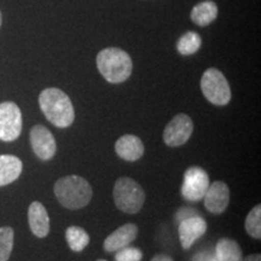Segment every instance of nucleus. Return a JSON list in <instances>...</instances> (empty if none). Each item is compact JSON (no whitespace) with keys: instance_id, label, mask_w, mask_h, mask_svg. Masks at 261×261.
<instances>
[{"instance_id":"18","label":"nucleus","mask_w":261,"mask_h":261,"mask_svg":"<svg viewBox=\"0 0 261 261\" xmlns=\"http://www.w3.org/2000/svg\"><path fill=\"white\" fill-rule=\"evenodd\" d=\"M65 240L73 252L80 253L89 246L90 234L80 226H69L65 230Z\"/></svg>"},{"instance_id":"13","label":"nucleus","mask_w":261,"mask_h":261,"mask_svg":"<svg viewBox=\"0 0 261 261\" xmlns=\"http://www.w3.org/2000/svg\"><path fill=\"white\" fill-rule=\"evenodd\" d=\"M28 223L31 231L38 238H45L50 232V217L40 202H32L28 208Z\"/></svg>"},{"instance_id":"19","label":"nucleus","mask_w":261,"mask_h":261,"mask_svg":"<svg viewBox=\"0 0 261 261\" xmlns=\"http://www.w3.org/2000/svg\"><path fill=\"white\" fill-rule=\"evenodd\" d=\"M202 44L201 37L195 32H187L177 42V50L182 56H190L200 50Z\"/></svg>"},{"instance_id":"24","label":"nucleus","mask_w":261,"mask_h":261,"mask_svg":"<svg viewBox=\"0 0 261 261\" xmlns=\"http://www.w3.org/2000/svg\"><path fill=\"white\" fill-rule=\"evenodd\" d=\"M150 261H174V260H173L169 255H167V254H156V255Z\"/></svg>"},{"instance_id":"12","label":"nucleus","mask_w":261,"mask_h":261,"mask_svg":"<svg viewBox=\"0 0 261 261\" xmlns=\"http://www.w3.org/2000/svg\"><path fill=\"white\" fill-rule=\"evenodd\" d=\"M138 226L133 223L122 225L106 238L103 244L104 250L108 253H114L127 247L138 236Z\"/></svg>"},{"instance_id":"7","label":"nucleus","mask_w":261,"mask_h":261,"mask_svg":"<svg viewBox=\"0 0 261 261\" xmlns=\"http://www.w3.org/2000/svg\"><path fill=\"white\" fill-rule=\"evenodd\" d=\"M210 175L203 168L190 167L184 174V181L181 185V195L185 200L191 202L201 201L210 188Z\"/></svg>"},{"instance_id":"1","label":"nucleus","mask_w":261,"mask_h":261,"mask_svg":"<svg viewBox=\"0 0 261 261\" xmlns=\"http://www.w3.org/2000/svg\"><path fill=\"white\" fill-rule=\"evenodd\" d=\"M41 112L52 125L58 128H67L73 125L75 112L68 94L56 87L44 90L39 96Z\"/></svg>"},{"instance_id":"26","label":"nucleus","mask_w":261,"mask_h":261,"mask_svg":"<svg viewBox=\"0 0 261 261\" xmlns=\"http://www.w3.org/2000/svg\"><path fill=\"white\" fill-rule=\"evenodd\" d=\"M2 22H3V16H2V11H0V27H2Z\"/></svg>"},{"instance_id":"8","label":"nucleus","mask_w":261,"mask_h":261,"mask_svg":"<svg viewBox=\"0 0 261 261\" xmlns=\"http://www.w3.org/2000/svg\"><path fill=\"white\" fill-rule=\"evenodd\" d=\"M194 132V122L187 114H178L167 123L163 130V142L169 148H178L190 139Z\"/></svg>"},{"instance_id":"23","label":"nucleus","mask_w":261,"mask_h":261,"mask_svg":"<svg viewBox=\"0 0 261 261\" xmlns=\"http://www.w3.org/2000/svg\"><path fill=\"white\" fill-rule=\"evenodd\" d=\"M194 261H218L217 257L211 255V253H200L196 254Z\"/></svg>"},{"instance_id":"5","label":"nucleus","mask_w":261,"mask_h":261,"mask_svg":"<svg viewBox=\"0 0 261 261\" xmlns=\"http://www.w3.org/2000/svg\"><path fill=\"white\" fill-rule=\"evenodd\" d=\"M201 90L208 102L218 107L227 106L231 100V90L225 75L217 68H210L201 77Z\"/></svg>"},{"instance_id":"21","label":"nucleus","mask_w":261,"mask_h":261,"mask_svg":"<svg viewBox=\"0 0 261 261\" xmlns=\"http://www.w3.org/2000/svg\"><path fill=\"white\" fill-rule=\"evenodd\" d=\"M246 231L250 237L260 240L261 238V205L256 204L247 215Z\"/></svg>"},{"instance_id":"3","label":"nucleus","mask_w":261,"mask_h":261,"mask_svg":"<svg viewBox=\"0 0 261 261\" xmlns=\"http://www.w3.org/2000/svg\"><path fill=\"white\" fill-rule=\"evenodd\" d=\"M97 68L108 83L121 84L130 76L133 64L126 51L108 47L97 55Z\"/></svg>"},{"instance_id":"16","label":"nucleus","mask_w":261,"mask_h":261,"mask_svg":"<svg viewBox=\"0 0 261 261\" xmlns=\"http://www.w3.org/2000/svg\"><path fill=\"white\" fill-rule=\"evenodd\" d=\"M190 17L195 24L205 27L218 17V6L212 0H204L194 6Z\"/></svg>"},{"instance_id":"27","label":"nucleus","mask_w":261,"mask_h":261,"mask_svg":"<svg viewBox=\"0 0 261 261\" xmlns=\"http://www.w3.org/2000/svg\"><path fill=\"white\" fill-rule=\"evenodd\" d=\"M97 261H107V260H104V259H99V260H97Z\"/></svg>"},{"instance_id":"17","label":"nucleus","mask_w":261,"mask_h":261,"mask_svg":"<svg viewBox=\"0 0 261 261\" xmlns=\"http://www.w3.org/2000/svg\"><path fill=\"white\" fill-rule=\"evenodd\" d=\"M215 257L218 261H241L243 253L236 241L231 238H220L215 244Z\"/></svg>"},{"instance_id":"15","label":"nucleus","mask_w":261,"mask_h":261,"mask_svg":"<svg viewBox=\"0 0 261 261\" xmlns=\"http://www.w3.org/2000/svg\"><path fill=\"white\" fill-rule=\"evenodd\" d=\"M23 169V163L15 155H0V187L17 180Z\"/></svg>"},{"instance_id":"4","label":"nucleus","mask_w":261,"mask_h":261,"mask_svg":"<svg viewBox=\"0 0 261 261\" xmlns=\"http://www.w3.org/2000/svg\"><path fill=\"white\" fill-rule=\"evenodd\" d=\"M114 202L123 213L136 214L145 202V192L135 179L120 177L114 185Z\"/></svg>"},{"instance_id":"25","label":"nucleus","mask_w":261,"mask_h":261,"mask_svg":"<svg viewBox=\"0 0 261 261\" xmlns=\"http://www.w3.org/2000/svg\"><path fill=\"white\" fill-rule=\"evenodd\" d=\"M241 261H261V255L260 254H250L246 257H242Z\"/></svg>"},{"instance_id":"11","label":"nucleus","mask_w":261,"mask_h":261,"mask_svg":"<svg viewBox=\"0 0 261 261\" xmlns=\"http://www.w3.org/2000/svg\"><path fill=\"white\" fill-rule=\"evenodd\" d=\"M204 205L212 214H221L230 203V189L224 181H214L210 185L204 197Z\"/></svg>"},{"instance_id":"2","label":"nucleus","mask_w":261,"mask_h":261,"mask_svg":"<svg viewBox=\"0 0 261 261\" xmlns=\"http://www.w3.org/2000/svg\"><path fill=\"white\" fill-rule=\"evenodd\" d=\"M54 191L61 205L70 211L85 208L93 196L90 182L79 175H67L60 178L55 182Z\"/></svg>"},{"instance_id":"14","label":"nucleus","mask_w":261,"mask_h":261,"mask_svg":"<svg viewBox=\"0 0 261 261\" xmlns=\"http://www.w3.org/2000/svg\"><path fill=\"white\" fill-rule=\"evenodd\" d=\"M115 151L125 161L135 162L144 155V144L137 136L125 135L116 140Z\"/></svg>"},{"instance_id":"20","label":"nucleus","mask_w":261,"mask_h":261,"mask_svg":"<svg viewBox=\"0 0 261 261\" xmlns=\"http://www.w3.org/2000/svg\"><path fill=\"white\" fill-rule=\"evenodd\" d=\"M15 233L12 227H0V261H8L14 249Z\"/></svg>"},{"instance_id":"10","label":"nucleus","mask_w":261,"mask_h":261,"mask_svg":"<svg viewBox=\"0 0 261 261\" xmlns=\"http://www.w3.org/2000/svg\"><path fill=\"white\" fill-rule=\"evenodd\" d=\"M207 231V221L200 215H191L180 220L178 227L179 240L184 249L192 247L198 238H201Z\"/></svg>"},{"instance_id":"6","label":"nucleus","mask_w":261,"mask_h":261,"mask_svg":"<svg viewBox=\"0 0 261 261\" xmlns=\"http://www.w3.org/2000/svg\"><path fill=\"white\" fill-rule=\"evenodd\" d=\"M22 132V113L14 102L0 103V140L14 142Z\"/></svg>"},{"instance_id":"9","label":"nucleus","mask_w":261,"mask_h":261,"mask_svg":"<svg viewBox=\"0 0 261 261\" xmlns=\"http://www.w3.org/2000/svg\"><path fill=\"white\" fill-rule=\"evenodd\" d=\"M31 144L34 154L42 161H48L56 155V139L45 126L37 125L31 129Z\"/></svg>"},{"instance_id":"22","label":"nucleus","mask_w":261,"mask_h":261,"mask_svg":"<svg viewBox=\"0 0 261 261\" xmlns=\"http://www.w3.org/2000/svg\"><path fill=\"white\" fill-rule=\"evenodd\" d=\"M143 253L138 248L123 247L117 250L115 260L116 261H142Z\"/></svg>"}]
</instances>
